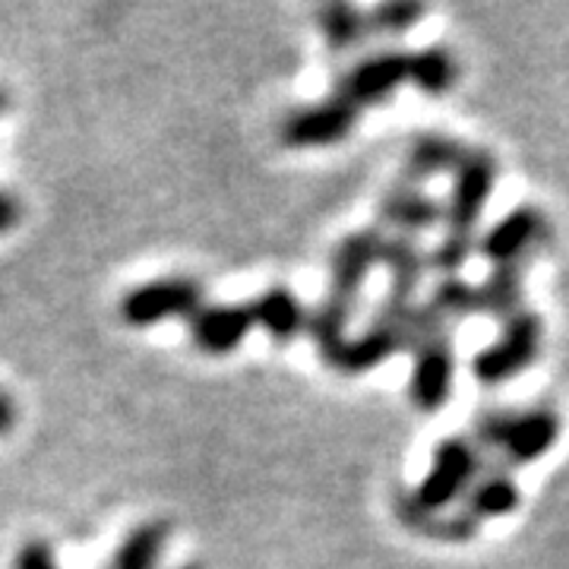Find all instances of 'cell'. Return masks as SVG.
Returning a JSON list of instances; mask_svg holds the SVG:
<instances>
[{"label": "cell", "instance_id": "1", "mask_svg": "<svg viewBox=\"0 0 569 569\" xmlns=\"http://www.w3.org/2000/svg\"><path fill=\"white\" fill-rule=\"evenodd\" d=\"M203 307L200 282L178 276V279H156L137 284L121 301V320L130 326H152L171 317H193Z\"/></svg>", "mask_w": 569, "mask_h": 569}, {"label": "cell", "instance_id": "13", "mask_svg": "<svg viewBox=\"0 0 569 569\" xmlns=\"http://www.w3.org/2000/svg\"><path fill=\"white\" fill-rule=\"evenodd\" d=\"M3 108H7V92L0 89V111H3Z\"/></svg>", "mask_w": 569, "mask_h": 569}, {"label": "cell", "instance_id": "5", "mask_svg": "<svg viewBox=\"0 0 569 569\" xmlns=\"http://www.w3.org/2000/svg\"><path fill=\"white\" fill-rule=\"evenodd\" d=\"M380 250H383V241L377 234H351L346 238L339 250L332 253V291H329V301L336 305L351 307L361 284H365L370 266L380 260Z\"/></svg>", "mask_w": 569, "mask_h": 569}, {"label": "cell", "instance_id": "10", "mask_svg": "<svg viewBox=\"0 0 569 569\" xmlns=\"http://www.w3.org/2000/svg\"><path fill=\"white\" fill-rule=\"evenodd\" d=\"M415 17H418V10H415V7H380V10L373 13L377 29H387V32H402V29L411 26Z\"/></svg>", "mask_w": 569, "mask_h": 569}, {"label": "cell", "instance_id": "2", "mask_svg": "<svg viewBox=\"0 0 569 569\" xmlns=\"http://www.w3.org/2000/svg\"><path fill=\"white\" fill-rule=\"evenodd\" d=\"M358 121V108L346 99L332 96L320 104H310L301 111H291L282 123V140L288 146H326L339 142L351 133Z\"/></svg>", "mask_w": 569, "mask_h": 569}, {"label": "cell", "instance_id": "14", "mask_svg": "<svg viewBox=\"0 0 569 569\" xmlns=\"http://www.w3.org/2000/svg\"><path fill=\"white\" fill-rule=\"evenodd\" d=\"M181 569H197V567H181Z\"/></svg>", "mask_w": 569, "mask_h": 569}, {"label": "cell", "instance_id": "12", "mask_svg": "<svg viewBox=\"0 0 569 569\" xmlns=\"http://www.w3.org/2000/svg\"><path fill=\"white\" fill-rule=\"evenodd\" d=\"M13 425H17V406H13V399L7 392H0V437L10 433Z\"/></svg>", "mask_w": 569, "mask_h": 569}, {"label": "cell", "instance_id": "4", "mask_svg": "<svg viewBox=\"0 0 569 569\" xmlns=\"http://www.w3.org/2000/svg\"><path fill=\"white\" fill-rule=\"evenodd\" d=\"M406 77H411V61H406L402 54H377L358 63L355 70H348L339 82V99H346L355 108L380 102Z\"/></svg>", "mask_w": 569, "mask_h": 569}, {"label": "cell", "instance_id": "3", "mask_svg": "<svg viewBox=\"0 0 569 569\" xmlns=\"http://www.w3.org/2000/svg\"><path fill=\"white\" fill-rule=\"evenodd\" d=\"M253 329L247 305H203L190 317V339L203 355H231Z\"/></svg>", "mask_w": 569, "mask_h": 569}, {"label": "cell", "instance_id": "6", "mask_svg": "<svg viewBox=\"0 0 569 569\" xmlns=\"http://www.w3.org/2000/svg\"><path fill=\"white\" fill-rule=\"evenodd\" d=\"M253 326H260L272 342H291L307 329V310L298 301V295L284 284L266 288L257 301H250Z\"/></svg>", "mask_w": 569, "mask_h": 569}, {"label": "cell", "instance_id": "11", "mask_svg": "<svg viewBox=\"0 0 569 569\" xmlns=\"http://www.w3.org/2000/svg\"><path fill=\"white\" fill-rule=\"evenodd\" d=\"M20 216H22L20 200H17V197H10V193H0V234L13 231L17 222H20Z\"/></svg>", "mask_w": 569, "mask_h": 569}, {"label": "cell", "instance_id": "8", "mask_svg": "<svg viewBox=\"0 0 569 569\" xmlns=\"http://www.w3.org/2000/svg\"><path fill=\"white\" fill-rule=\"evenodd\" d=\"M320 29H323L326 41L332 44V48H346L351 41L361 39V32H365V20L346 7V3H332V7H323L320 10Z\"/></svg>", "mask_w": 569, "mask_h": 569}, {"label": "cell", "instance_id": "7", "mask_svg": "<svg viewBox=\"0 0 569 569\" xmlns=\"http://www.w3.org/2000/svg\"><path fill=\"white\" fill-rule=\"evenodd\" d=\"M164 538H168V529L162 522H146L140 529H133L114 553L111 569H156L164 550Z\"/></svg>", "mask_w": 569, "mask_h": 569}, {"label": "cell", "instance_id": "9", "mask_svg": "<svg viewBox=\"0 0 569 569\" xmlns=\"http://www.w3.org/2000/svg\"><path fill=\"white\" fill-rule=\"evenodd\" d=\"M13 569H61V567H58L54 548H51L48 541H41V538H32V541H26V545L17 550Z\"/></svg>", "mask_w": 569, "mask_h": 569}]
</instances>
